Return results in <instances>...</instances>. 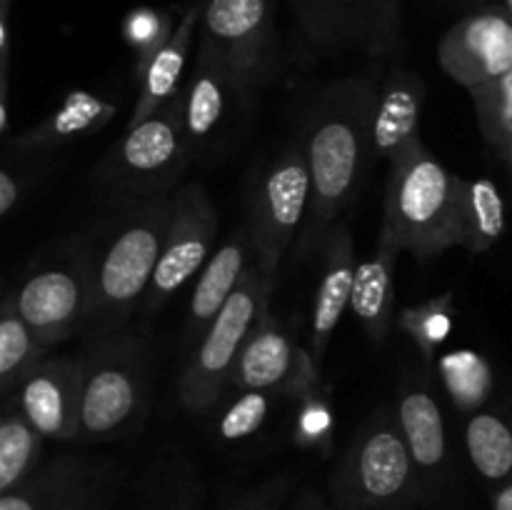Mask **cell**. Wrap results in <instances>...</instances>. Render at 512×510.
I'll return each mask as SVG.
<instances>
[{
	"label": "cell",
	"mask_w": 512,
	"mask_h": 510,
	"mask_svg": "<svg viewBox=\"0 0 512 510\" xmlns=\"http://www.w3.org/2000/svg\"><path fill=\"white\" fill-rule=\"evenodd\" d=\"M438 373L458 410H475L493 390V370L475 350H453L438 360Z\"/></svg>",
	"instance_id": "cell-29"
},
{
	"label": "cell",
	"mask_w": 512,
	"mask_h": 510,
	"mask_svg": "<svg viewBox=\"0 0 512 510\" xmlns=\"http://www.w3.org/2000/svg\"><path fill=\"white\" fill-rule=\"evenodd\" d=\"M25 323L45 348L63 343L70 335L85 333L93 310L90 285V240L73 238L48 255L13 293Z\"/></svg>",
	"instance_id": "cell-9"
},
{
	"label": "cell",
	"mask_w": 512,
	"mask_h": 510,
	"mask_svg": "<svg viewBox=\"0 0 512 510\" xmlns=\"http://www.w3.org/2000/svg\"><path fill=\"white\" fill-rule=\"evenodd\" d=\"M48 355L15 305L13 293L5 295L0 305V390L10 395L23 385V380L38 368Z\"/></svg>",
	"instance_id": "cell-26"
},
{
	"label": "cell",
	"mask_w": 512,
	"mask_h": 510,
	"mask_svg": "<svg viewBox=\"0 0 512 510\" xmlns=\"http://www.w3.org/2000/svg\"><path fill=\"white\" fill-rule=\"evenodd\" d=\"M273 408V393L265 390H240L228 403V408L220 413L215 423V433L223 443H240V440L253 438L268 420Z\"/></svg>",
	"instance_id": "cell-32"
},
{
	"label": "cell",
	"mask_w": 512,
	"mask_h": 510,
	"mask_svg": "<svg viewBox=\"0 0 512 510\" xmlns=\"http://www.w3.org/2000/svg\"><path fill=\"white\" fill-rule=\"evenodd\" d=\"M83 405L80 435L115 438L140 423L148 408L150 368L138 335L120 333L88 340L83 353Z\"/></svg>",
	"instance_id": "cell-7"
},
{
	"label": "cell",
	"mask_w": 512,
	"mask_h": 510,
	"mask_svg": "<svg viewBox=\"0 0 512 510\" xmlns=\"http://www.w3.org/2000/svg\"><path fill=\"white\" fill-rule=\"evenodd\" d=\"M305 35L333 50L385 55L398 40L395 0H298Z\"/></svg>",
	"instance_id": "cell-14"
},
{
	"label": "cell",
	"mask_w": 512,
	"mask_h": 510,
	"mask_svg": "<svg viewBox=\"0 0 512 510\" xmlns=\"http://www.w3.org/2000/svg\"><path fill=\"white\" fill-rule=\"evenodd\" d=\"M438 63L455 83L468 90L512 70V20L498 10L468 15L445 33Z\"/></svg>",
	"instance_id": "cell-15"
},
{
	"label": "cell",
	"mask_w": 512,
	"mask_h": 510,
	"mask_svg": "<svg viewBox=\"0 0 512 510\" xmlns=\"http://www.w3.org/2000/svg\"><path fill=\"white\" fill-rule=\"evenodd\" d=\"M323 270H320L318 293H315L313 305V328H310V355L323 368L325 353H328V343L333 338L335 328L343 320L345 308L353 298L355 285V245L353 235L343 223L335 225L325 238L323 248Z\"/></svg>",
	"instance_id": "cell-18"
},
{
	"label": "cell",
	"mask_w": 512,
	"mask_h": 510,
	"mask_svg": "<svg viewBox=\"0 0 512 510\" xmlns=\"http://www.w3.org/2000/svg\"><path fill=\"white\" fill-rule=\"evenodd\" d=\"M335 510H413L423 503L413 455L390 408H378L355 430L330 475Z\"/></svg>",
	"instance_id": "cell-4"
},
{
	"label": "cell",
	"mask_w": 512,
	"mask_h": 510,
	"mask_svg": "<svg viewBox=\"0 0 512 510\" xmlns=\"http://www.w3.org/2000/svg\"><path fill=\"white\" fill-rule=\"evenodd\" d=\"M493 510H512V480L503 483V488L493 495Z\"/></svg>",
	"instance_id": "cell-39"
},
{
	"label": "cell",
	"mask_w": 512,
	"mask_h": 510,
	"mask_svg": "<svg viewBox=\"0 0 512 510\" xmlns=\"http://www.w3.org/2000/svg\"><path fill=\"white\" fill-rule=\"evenodd\" d=\"M290 510H335L333 500L320 495L318 490L303 488L298 495H293V505Z\"/></svg>",
	"instance_id": "cell-37"
},
{
	"label": "cell",
	"mask_w": 512,
	"mask_h": 510,
	"mask_svg": "<svg viewBox=\"0 0 512 510\" xmlns=\"http://www.w3.org/2000/svg\"><path fill=\"white\" fill-rule=\"evenodd\" d=\"M113 115L115 103H108V100L98 98V95L78 90V93H70L55 113L40 120L35 128L25 130L15 140V150L18 153H43V150H53L58 145L70 143V140L95 133Z\"/></svg>",
	"instance_id": "cell-24"
},
{
	"label": "cell",
	"mask_w": 512,
	"mask_h": 510,
	"mask_svg": "<svg viewBox=\"0 0 512 510\" xmlns=\"http://www.w3.org/2000/svg\"><path fill=\"white\" fill-rule=\"evenodd\" d=\"M70 510H105V503H103V493H100L98 483L90 485L88 493L83 495V498L78 500V503L73 505Z\"/></svg>",
	"instance_id": "cell-38"
},
{
	"label": "cell",
	"mask_w": 512,
	"mask_h": 510,
	"mask_svg": "<svg viewBox=\"0 0 512 510\" xmlns=\"http://www.w3.org/2000/svg\"><path fill=\"white\" fill-rule=\"evenodd\" d=\"M400 250L388 238L378 235L373 255L355 270L353 298L350 308L358 323L363 325L373 343H385L393 323L395 303V263Z\"/></svg>",
	"instance_id": "cell-21"
},
{
	"label": "cell",
	"mask_w": 512,
	"mask_h": 510,
	"mask_svg": "<svg viewBox=\"0 0 512 510\" xmlns=\"http://www.w3.org/2000/svg\"><path fill=\"white\" fill-rule=\"evenodd\" d=\"M458 178L415 138L390 160L380 235L418 258H433L460 245Z\"/></svg>",
	"instance_id": "cell-3"
},
{
	"label": "cell",
	"mask_w": 512,
	"mask_h": 510,
	"mask_svg": "<svg viewBox=\"0 0 512 510\" xmlns=\"http://www.w3.org/2000/svg\"><path fill=\"white\" fill-rule=\"evenodd\" d=\"M273 288L275 275L265 273L258 263H253L218 318L200 335L198 348L178 385L180 403L190 413H205L223 398L250 333L265 313H270Z\"/></svg>",
	"instance_id": "cell-8"
},
{
	"label": "cell",
	"mask_w": 512,
	"mask_h": 510,
	"mask_svg": "<svg viewBox=\"0 0 512 510\" xmlns=\"http://www.w3.org/2000/svg\"><path fill=\"white\" fill-rule=\"evenodd\" d=\"M23 175L15 173L10 165H5L0 170V215H10L20 205V198H23Z\"/></svg>",
	"instance_id": "cell-36"
},
{
	"label": "cell",
	"mask_w": 512,
	"mask_h": 510,
	"mask_svg": "<svg viewBox=\"0 0 512 510\" xmlns=\"http://www.w3.org/2000/svg\"><path fill=\"white\" fill-rule=\"evenodd\" d=\"M255 88L198 53L188 83L183 85V128L190 155L203 158L235 138L240 123L250 113Z\"/></svg>",
	"instance_id": "cell-12"
},
{
	"label": "cell",
	"mask_w": 512,
	"mask_h": 510,
	"mask_svg": "<svg viewBox=\"0 0 512 510\" xmlns=\"http://www.w3.org/2000/svg\"><path fill=\"white\" fill-rule=\"evenodd\" d=\"M195 25H198V8L188 10L180 20L173 35H168L163 45L153 53V58L143 65V85H140V95L135 100L133 115L128 120V128L143 123L145 118L163 108L173 95L183 90V70L185 60H188L190 45H193Z\"/></svg>",
	"instance_id": "cell-22"
},
{
	"label": "cell",
	"mask_w": 512,
	"mask_h": 510,
	"mask_svg": "<svg viewBox=\"0 0 512 510\" xmlns=\"http://www.w3.org/2000/svg\"><path fill=\"white\" fill-rule=\"evenodd\" d=\"M298 490V475L293 470L270 475L268 480L258 483L255 488L245 490L228 510H280Z\"/></svg>",
	"instance_id": "cell-33"
},
{
	"label": "cell",
	"mask_w": 512,
	"mask_h": 510,
	"mask_svg": "<svg viewBox=\"0 0 512 510\" xmlns=\"http://www.w3.org/2000/svg\"><path fill=\"white\" fill-rule=\"evenodd\" d=\"M508 8H510V13H512V0H508Z\"/></svg>",
	"instance_id": "cell-42"
},
{
	"label": "cell",
	"mask_w": 512,
	"mask_h": 510,
	"mask_svg": "<svg viewBox=\"0 0 512 510\" xmlns=\"http://www.w3.org/2000/svg\"><path fill=\"white\" fill-rule=\"evenodd\" d=\"M505 233V200L490 178H458V240L470 253H485Z\"/></svg>",
	"instance_id": "cell-25"
},
{
	"label": "cell",
	"mask_w": 512,
	"mask_h": 510,
	"mask_svg": "<svg viewBox=\"0 0 512 510\" xmlns=\"http://www.w3.org/2000/svg\"><path fill=\"white\" fill-rule=\"evenodd\" d=\"M230 385L238 390H265L283 398H308L320 390V368L273 313L255 325L235 363Z\"/></svg>",
	"instance_id": "cell-13"
},
{
	"label": "cell",
	"mask_w": 512,
	"mask_h": 510,
	"mask_svg": "<svg viewBox=\"0 0 512 510\" xmlns=\"http://www.w3.org/2000/svg\"><path fill=\"white\" fill-rule=\"evenodd\" d=\"M380 88L353 75L318 90L305 118V150L310 163V208L298 238L300 255L323 248L340 215L363 188L373 155V115Z\"/></svg>",
	"instance_id": "cell-1"
},
{
	"label": "cell",
	"mask_w": 512,
	"mask_h": 510,
	"mask_svg": "<svg viewBox=\"0 0 512 510\" xmlns=\"http://www.w3.org/2000/svg\"><path fill=\"white\" fill-rule=\"evenodd\" d=\"M333 435V410H330L328 400L315 390L313 395L303 398L300 403L298 420H295V438L310 448H320Z\"/></svg>",
	"instance_id": "cell-34"
},
{
	"label": "cell",
	"mask_w": 512,
	"mask_h": 510,
	"mask_svg": "<svg viewBox=\"0 0 512 510\" xmlns=\"http://www.w3.org/2000/svg\"><path fill=\"white\" fill-rule=\"evenodd\" d=\"M470 463L488 483L512 478V428L498 413H475L465 428Z\"/></svg>",
	"instance_id": "cell-28"
},
{
	"label": "cell",
	"mask_w": 512,
	"mask_h": 510,
	"mask_svg": "<svg viewBox=\"0 0 512 510\" xmlns=\"http://www.w3.org/2000/svg\"><path fill=\"white\" fill-rule=\"evenodd\" d=\"M480 133L490 145L508 150L512 145V70L470 90Z\"/></svg>",
	"instance_id": "cell-30"
},
{
	"label": "cell",
	"mask_w": 512,
	"mask_h": 510,
	"mask_svg": "<svg viewBox=\"0 0 512 510\" xmlns=\"http://www.w3.org/2000/svg\"><path fill=\"white\" fill-rule=\"evenodd\" d=\"M43 440L18 400H10L0 420V493L23 485L40 468Z\"/></svg>",
	"instance_id": "cell-27"
},
{
	"label": "cell",
	"mask_w": 512,
	"mask_h": 510,
	"mask_svg": "<svg viewBox=\"0 0 512 510\" xmlns=\"http://www.w3.org/2000/svg\"><path fill=\"white\" fill-rule=\"evenodd\" d=\"M95 478L73 455H60L40 465L23 485L0 493V510H70Z\"/></svg>",
	"instance_id": "cell-23"
},
{
	"label": "cell",
	"mask_w": 512,
	"mask_h": 510,
	"mask_svg": "<svg viewBox=\"0 0 512 510\" xmlns=\"http://www.w3.org/2000/svg\"><path fill=\"white\" fill-rule=\"evenodd\" d=\"M400 325H403L405 333L413 338V343L418 345L420 355H423L425 360H433L435 350H438L440 345L448 340V335L453 333V300H450V295H440V298L428 300V303L408 308L400 315Z\"/></svg>",
	"instance_id": "cell-31"
},
{
	"label": "cell",
	"mask_w": 512,
	"mask_h": 510,
	"mask_svg": "<svg viewBox=\"0 0 512 510\" xmlns=\"http://www.w3.org/2000/svg\"><path fill=\"white\" fill-rule=\"evenodd\" d=\"M193 160L183 128V95H173L143 123L125 128L93 168L100 198L115 208L170 195Z\"/></svg>",
	"instance_id": "cell-5"
},
{
	"label": "cell",
	"mask_w": 512,
	"mask_h": 510,
	"mask_svg": "<svg viewBox=\"0 0 512 510\" xmlns=\"http://www.w3.org/2000/svg\"><path fill=\"white\" fill-rule=\"evenodd\" d=\"M310 163L303 135L258 160L248 180V230L255 263L278 278L285 255L300 238L310 208Z\"/></svg>",
	"instance_id": "cell-6"
},
{
	"label": "cell",
	"mask_w": 512,
	"mask_h": 510,
	"mask_svg": "<svg viewBox=\"0 0 512 510\" xmlns=\"http://www.w3.org/2000/svg\"><path fill=\"white\" fill-rule=\"evenodd\" d=\"M218 238V210L198 180L180 185L170 195V223L153 283L145 295V310L163 308L193 275L205 268Z\"/></svg>",
	"instance_id": "cell-11"
},
{
	"label": "cell",
	"mask_w": 512,
	"mask_h": 510,
	"mask_svg": "<svg viewBox=\"0 0 512 510\" xmlns=\"http://www.w3.org/2000/svg\"><path fill=\"white\" fill-rule=\"evenodd\" d=\"M160 510H195V508L190 503H175V505H165V508Z\"/></svg>",
	"instance_id": "cell-40"
},
{
	"label": "cell",
	"mask_w": 512,
	"mask_h": 510,
	"mask_svg": "<svg viewBox=\"0 0 512 510\" xmlns=\"http://www.w3.org/2000/svg\"><path fill=\"white\" fill-rule=\"evenodd\" d=\"M505 155H508V163H510V168H512V145L508 150H505Z\"/></svg>",
	"instance_id": "cell-41"
},
{
	"label": "cell",
	"mask_w": 512,
	"mask_h": 510,
	"mask_svg": "<svg viewBox=\"0 0 512 510\" xmlns=\"http://www.w3.org/2000/svg\"><path fill=\"white\" fill-rule=\"evenodd\" d=\"M170 195L123 205L88 238L93 285L88 340L120 333L140 298L148 295L168 233Z\"/></svg>",
	"instance_id": "cell-2"
},
{
	"label": "cell",
	"mask_w": 512,
	"mask_h": 510,
	"mask_svg": "<svg viewBox=\"0 0 512 510\" xmlns=\"http://www.w3.org/2000/svg\"><path fill=\"white\" fill-rule=\"evenodd\" d=\"M125 38L135 45V48L143 50V60H140V68L153 58L155 50L165 43V20H160V15H155L153 10H135L128 20H125Z\"/></svg>",
	"instance_id": "cell-35"
},
{
	"label": "cell",
	"mask_w": 512,
	"mask_h": 510,
	"mask_svg": "<svg viewBox=\"0 0 512 510\" xmlns=\"http://www.w3.org/2000/svg\"><path fill=\"white\" fill-rule=\"evenodd\" d=\"M395 418L418 470L423 503H438L448 473V435L443 410L423 380L408 378L400 385Z\"/></svg>",
	"instance_id": "cell-17"
},
{
	"label": "cell",
	"mask_w": 512,
	"mask_h": 510,
	"mask_svg": "<svg viewBox=\"0 0 512 510\" xmlns=\"http://www.w3.org/2000/svg\"><path fill=\"white\" fill-rule=\"evenodd\" d=\"M15 400L43 438H80L83 360L68 358V355L45 358L23 380Z\"/></svg>",
	"instance_id": "cell-16"
},
{
	"label": "cell",
	"mask_w": 512,
	"mask_h": 510,
	"mask_svg": "<svg viewBox=\"0 0 512 510\" xmlns=\"http://www.w3.org/2000/svg\"><path fill=\"white\" fill-rule=\"evenodd\" d=\"M255 258L253 238H250L248 225L235 230L205 263L200 270V278L190 295L188 313V333L190 338H198L208 330V325L218 318L220 310L230 300V295L238 290L245 270L250 268L248 260Z\"/></svg>",
	"instance_id": "cell-20"
},
{
	"label": "cell",
	"mask_w": 512,
	"mask_h": 510,
	"mask_svg": "<svg viewBox=\"0 0 512 510\" xmlns=\"http://www.w3.org/2000/svg\"><path fill=\"white\" fill-rule=\"evenodd\" d=\"M428 88L418 73L395 68L378 93L373 115V155L395 160L415 138H420V120Z\"/></svg>",
	"instance_id": "cell-19"
},
{
	"label": "cell",
	"mask_w": 512,
	"mask_h": 510,
	"mask_svg": "<svg viewBox=\"0 0 512 510\" xmlns=\"http://www.w3.org/2000/svg\"><path fill=\"white\" fill-rule=\"evenodd\" d=\"M200 55L250 88H263L275 60L270 0H208Z\"/></svg>",
	"instance_id": "cell-10"
}]
</instances>
